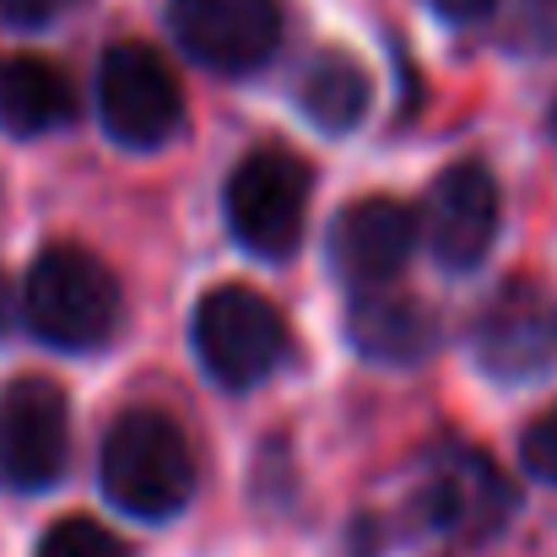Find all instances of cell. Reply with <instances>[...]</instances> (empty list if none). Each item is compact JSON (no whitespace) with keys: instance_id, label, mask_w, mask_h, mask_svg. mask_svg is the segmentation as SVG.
<instances>
[{"instance_id":"4","label":"cell","mask_w":557,"mask_h":557,"mask_svg":"<svg viewBox=\"0 0 557 557\" xmlns=\"http://www.w3.org/2000/svg\"><path fill=\"white\" fill-rule=\"evenodd\" d=\"M309 163L282 152V147H260L249 152L233 180H227V222L233 238L265 260H282L298 249L304 238V211H309Z\"/></svg>"},{"instance_id":"7","label":"cell","mask_w":557,"mask_h":557,"mask_svg":"<svg viewBox=\"0 0 557 557\" xmlns=\"http://www.w3.org/2000/svg\"><path fill=\"white\" fill-rule=\"evenodd\" d=\"M417 509L433 531H444L455 542H487L515 515V487L482 449L449 444L428 460Z\"/></svg>"},{"instance_id":"6","label":"cell","mask_w":557,"mask_h":557,"mask_svg":"<svg viewBox=\"0 0 557 557\" xmlns=\"http://www.w3.org/2000/svg\"><path fill=\"white\" fill-rule=\"evenodd\" d=\"M98 109H103V125L120 147H163L185 120L180 82L163 65V54H152L147 44H114L103 54Z\"/></svg>"},{"instance_id":"10","label":"cell","mask_w":557,"mask_h":557,"mask_svg":"<svg viewBox=\"0 0 557 557\" xmlns=\"http://www.w3.org/2000/svg\"><path fill=\"white\" fill-rule=\"evenodd\" d=\"M417 244V222L400 200H384V195H369V200H352L342 216H336V233H331V265L336 276L347 282L352 298L363 293H384L395 287L406 255Z\"/></svg>"},{"instance_id":"13","label":"cell","mask_w":557,"mask_h":557,"mask_svg":"<svg viewBox=\"0 0 557 557\" xmlns=\"http://www.w3.org/2000/svg\"><path fill=\"white\" fill-rule=\"evenodd\" d=\"M76 114L71 82L33 54H11L0 60V131L5 136H44L60 131Z\"/></svg>"},{"instance_id":"2","label":"cell","mask_w":557,"mask_h":557,"mask_svg":"<svg viewBox=\"0 0 557 557\" xmlns=\"http://www.w3.org/2000/svg\"><path fill=\"white\" fill-rule=\"evenodd\" d=\"M103 493L136 520H169L195 493V460L185 433L163 411H125L103 444Z\"/></svg>"},{"instance_id":"16","label":"cell","mask_w":557,"mask_h":557,"mask_svg":"<svg viewBox=\"0 0 557 557\" xmlns=\"http://www.w3.org/2000/svg\"><path fill=\"white\" fill-rule=\"evenodd\" d=\"M504 38L520 54H547V49H557V0H520Z\"/></svg>"},{"instance_id":"18","label":"cell","mask_w":557,"mask_h":557,"mask_svg":"<svg viewBox=\"0 0 557 557\" xmlns=\"http://www.w3.org/2000/svg\"><path fill=\"white\" fill-rule=\"evenodd\" d=\"M60 11V0H0V22L11 27H44Z\"/></svg>"},{"instance_id":"12","label":"cell","mask_w":557,"mask_h":557,"mask_svg":"<svg viewBox=\"0 0 557 557\" xmlns=\"http://www.w3.org/2000/svg\"><path fill=\"white\" fill-rule=\"evenodd\" d=\"M347 336H352V347H358L363 358H373V363H417V358L433 347V314H428L417 298L384 287V293L352 298Z\"/></svg>"},{"instance_id":"17","label":"cell","mask_w":557,"mask_h":557,"mask_svg":"<svg viewBox=\"0 0 557 557\" xmlns=\"http://www.w3.org/2000/svg\"><path fill=\"white\" fill-rule=\"evenodd\" d=\"M525 466H531L542 482H557V406L547 417L531 422V433H525Z\"/></svg>"},{"instance_id":"8","label":"cell","mask_w":557,"mask_h":557,"mask_svg":"<svg viewBox=\"0 0 557 557\" xmlns=\"http://www.w3.org/2000/svg\"><path fill=\"white\" fill-rule=\"evenodd\" d=\"M169 27L189 60L211 71H255L282 38L276 0H174Z\"/></svg>"},{"instance_id":"9","label":"cell","mask_w":557,"mask_h":557,"mask_svg":"<svg viewBox=\"0 0 557 557\" xmlns=\"http://www.w3.org/2000/svg\"><path fill=\"white\" fill-rule=\"evenodd\" d=\"M493 233H498V185H493V174L482 163L444 169L428 189V206H422V238H428L433 260L449 265V271H471L493 249Z\"/></svg>"},{"instance_id":"15","label":"cell","mask_w":557,"mask_h":557,"mask_svg":"<svg viewBox=\"0 0 557 557\" xmlns=\"http://www.w3.org/2000/svg\"><path fill=\"white\" fill-rule=\"evenodd\" d=\"M33 557H131L125 542L114 531H103L98 520H60L44 531L38 553Z\"/></svg>"},{"instance_id":"19","label":"cell","mask_w":557,"mask_h":557,"mask_svg":"<svg viewBox=\"0 0 557 557\" xmlns=\"http://www.w3.org/2000/svg\"><path fill=\"white\" fill-rule=\"evenodd\" d=\"M438 16H449V22H476V16H487L493 11V0H428Z\"/></svg>"},{"instance_id":"11","label":"cell","mask_w":557,"mask_h":557,"mask_svg":"<svg viewBox=\"0 0 557 557\" xmlns=\"http://www.w3.org/2000/svg\"><path fill=\"white\" fill-rule=\"evenodd\" d=\"M476 358L498 379H536L557 369V304L536 287H509L476 325Z\"/></svg>"},{"instance_id":"1","label":"cell","mask_w":557,"mask_h":557,"mask_svg":"<svg viewBox=\"0 0 557 557\" xmlns=\"http://www.w3.org/2000/svg\"><path fill=\"white\" fill-rule=\"evenodd\" d=\"M27 325L60 352H92L120 325V287L109 265L76 244H49L27 271Z\"/></svg>"},{"instance_id":"5","label":"cell","mask_w":557,"mask_h":557,"mask_svg":"<svg viewBox=\"0 0 557 557\" xmlns=\"http://www.w3.org/2000/svg\"><path fill=\"white\" fill-rule=\"evenodd\" d=\"M71 460V411L60 384L16 379L0 389V487L44 493Z\"/></svg>"},{"instance_id":"20","label":"cell","mask_w":557,"mask_h":557,"mask_svg":"<svg viewBox=\"0 0 557 557\" xmlns=\"http://www.w3.org/2000/svg\"><path fill=\"white\" fill-rule=\"evenodd\" d=\"M11 331V287H5V276H0V336Z\"/></svg>"},{"instance_id":"21","label":"cell","mask_w":557,"mask_h":557,"mask_svg":"<svg viewBox=\"0 0 557 557\" xmlns=\"http://www.w3.org/2000/svg\"><path fill=\"white\" fill-rule=\"evenodd\" d=\"M553 136H557V114H553Z\"/></svg>"},{"instance_id":"3","label":"cell","mask_w":557,"mask_h":557,"mask_svg":"<svg viewBox=\"0 0 557 557\" xmlns=\"http://www.w3.org/2000/svg\"><path fill=\"white\" fill-rule=\"evenodd\" d=\"M195 352L200 369L227 389H249L282 363L287 325L282 314L249 287H211L195 309Z\"/></svg>"},{"instance_id":"14","label":"cell","mask_w":557,"mask_h":557,"mask_svg":"<svg viewBox=\"0 0 557 557\" xmlns=\"http://www.w3.org/2000/svg\"><path fill=\"white\" fill-rule=\"evenodd\" d=\"M298 103H304V114H309L320 131H352V125L369 114V71H363L352 54L325 49V54L304 71Z\"/></svg>"}]
</instances>
